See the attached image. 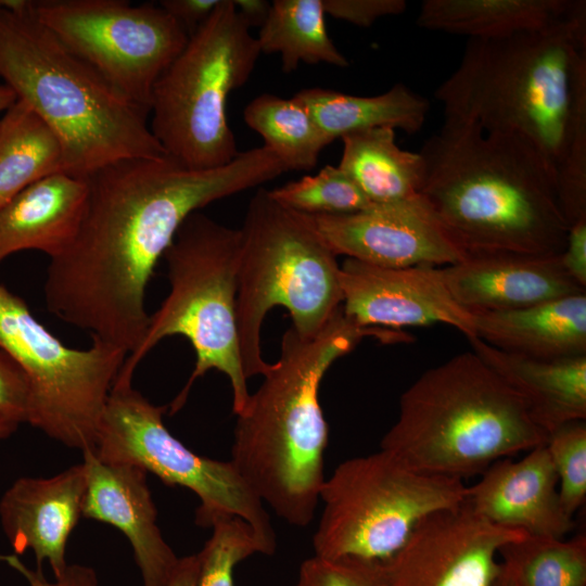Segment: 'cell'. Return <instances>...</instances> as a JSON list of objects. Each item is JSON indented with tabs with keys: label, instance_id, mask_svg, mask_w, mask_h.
I'll use <instances>...</instances> for the list:
<instances>
[{
	"label": "cell",
	"instance_id": "10",
	"mask_svg": "<svg viewBox=\"0 0 586 586\" xmlns=\"http://www.w3.org/2000/svg\"><path fill=\"white\" fill-rule=\"evenodd\" d=\"M457 477L416 471L388 451L341 462L320 489L315 555L385 561L429 514L464 502Z\"/></svg>",
	"mask_w": 586,
	"mask_h": 586
},
{
	"label": "cell",
	"instance_id": "13",
	"mask_svg": "<svg viewBox=\"0 0 586 586\" xmlns=\"http://www.w3.org/2000/svg\"><path fill=\"white\" fill-rule=\"evenodd\" d=\"M28 13L149 114L155 82L189 39L184 28L153 3L29 0Z\"/></svg>",
	"mask_w": 586,
	"mask_h": 586
},
{
	"label": "cell",
	"instance_id": "37",
	"mask_svg": "<svg viewBox=\"0 0 586 586\" xmlns=\"http://www.w3.org/2000/svg\"><path fill=\"white\" fill-rule=\"evenodd\" d=\"M0 560L18 572L27 582L28 586H100L95 571L84 564H67L65 570L49 581L42 573L41 568L27 566L18 555H1Z\"/></svg>",
	"mask_w": 586,
	"mask_h": 586
},
{
	"label": "cell",
	"instance_id": "21",
	"mask_svg": "<svg viewBox=\"0 0 586 586\" xmlns=\"http://www.w3.org/2000/svg\"><path fill=\"white\" fill-rule=\"evenodd\" d=\"M88 198L85 177L56 173L28 186L0 206V263L36 250L50 259L73 241Z\"/></svg>",
	"mask_w": 586,
	"mask_h": 586
},
{
	"label": "cell",
	"instance_id": "38",
	"mask_svg": "<svg viewBox=\"0 0 586 586\" xmlns=\"http://www.w3.org/2000/svg\"><path fill=\"white\" fill-rule=\"evenodd\" d=\"M560 256L569 277L586 289V218L569 226L565 245Z\"/></svg>",
	"mask_w": 586,
	"mask_h": 586
},
{
	"label": "cell",
	"instance_id": "28",
	"mask_svg": "<svg viewBox=\"0 0 586 586\" xmlns=\"http://www.w3.org/2000/svg\"><path fill=\"white\" fill-rule=\"evenodd\" d=\"M322 0H275L256 37L262 53H279L282 71L300 63L349 65L330 38Z\"/></svg>",
	"mask_w": 586,
	"mask_h": 586
},
{
	"label": "cell",
	"instance_id": "26",
	"mask_svg": "<svg viewBox=\"0 0 586 586\" xmlns=\"http://www.w3.org/2000/svg\"><path fill=\"white\" fill-rule=\"evenodd\" d=\"M337 165L372 203L393 202L421 194L424 164L419 152L400 149L395 130L377 127L341 138Z\"/></svg>",
	"mask_w": 586,
	"mask_h": 586
},
{
	"label": "cell",
	"instance_id": "9",
	"mask_svg": "<svg viewBox=\"0 0 586 586\" xmlns=\"http://www.w3.org/2000/svg\"><path fill=\"white\" fill-rule=\"evenodd\" d=\"M260 53L232 0H220L152 90L149 125L168 157L192 169L233 161L228 97L249 80Z\"/></svg>",
	"mask_w": 586,
	"mask_h": 586
},
{
	"label": "cell",
	"instance_id": "22",
	"mask_svg": "<svg viewBox=\"0 0 586 586\" xmlns=\"http://www.w3.org/2000/svg\"><path fill=\"white\" fill-rule=\"evenodd\" d=\"M475 352L525 403L534 422L547 434L586 420V355L535 359L498 349L477 337Z\"/></svg>",
	"mask_w": 586,
	"mask_h": 586
},
{
	"label": "cell",
	"instance_id": "34",
	"mask_svg": "<svg viewBox=\"0 0 586 586\" xmlns=\"http://www.w3.org/2000/svg\"><path fill=\"white\" fill-rule=\"evenodd\" d=\"M293 586H385L381 562L357 558L304 560Z\"/></svg>",
	"mask_w": 586,
	"mask_h": 586
},
{
	"label": "cell",
	"instance_id": "4",
	"mask_svg": "<svg viewBox=\"0 0 586 586\" xmlns=\"http://www.w3.org/2000/svg\"><path fill=\"white\" fill-rule=\"evenodd\" d=\"M419 153L421 195L466 256L562 253L569 225L556 182L526 141L445 119Z\"/></svg>",
	"mask_w": 586,
	"mask_h": 586
},
{
	"label": "cell",
	"instance_id": "44",
	"mask_svg": "<svg viewBox=\"0 0 586 586\" xmlns=\"http://www.w3.org/2000/svg\"><path fill=\"white\" fill-rule=\"evenodd\" d=\"M12 433H13V431L11 429H9L8 426L0 423V440H3L5 437H8Z\"/></svg>",
	"mask_w": 586,
	"mask_h": 586
},
{
	"label": "cell",
	"instance_id": "31",
	"mask_svg": "<svg viewBox=\"0 0 586 586\" xmlns=\"http://www.w3.org/2000/svg\"><path fill=\"white\" fill-rule=\"evenodd\" d=\"M281 205L306 215H341L372 204L339 166L326 165L316 175L303 176L269 190Z\"/></svg>",
	"mask_w": 586,
	"mask_h": 586
},
{
	"label": "cell",
	"instance_id": "1",
	"mask_svg": "<svg viewBox=\"0 0 586 586\" xmlns=\"http://www.w3.org/2000/svg\"><path fill=\"white\" fill-rule=\"evenodd\" d=\"M285 171L263 145L212 169L188 168L164 156L120 160L90 174L78 231L47 269V309L90 332L92 341L129 355L149 323V281L183 221L214 201Z\"/></svg>",
	"mask_w": 586,
	"mask_h": 586
},
{
	"label": "cell",
	"instance_id": "27",
	"mask_svg": "<svg viewBox=\"0 0 586 586\" xmlns=\"http://www.w3.org/2000/svg\"><path fill=\"white\" fill-rule=\"evenodd\" d=\"M56 173H65L58 136L27 103L16 100L0 119V206Z\"/></svg>",
	"mask_w": 586,
	"mask_h": 586
},
{
	"label": "cell",
	"instance_id": "40",
	"mask_svg": "<svg viewBox=\"0 0 586 586\" xmlns=\"http://www.w3.org/2000/svg\"><path fill=\"white\" fill-rule=\"evenodd\" d=\"M237 13L251 27L262 26L266 21L271 3L265 0H232Z\"/></svg>",
	"mask_w": 586,
	"mask_h": 586
},
{
	"label": "cell",
	"instance_id": "32",
	"mask_svg": "<svg viewBox=\"0 0 586 586\" xmlns=\"http://www.w3.org/2000/svg\"><path fill=\"white\" fill-rule=\"evenodd\" d=\"M199 555L198 586H235L234 570L244 559L264 555L253 528L237 517H221Z\"/></svg>",
	"mask_w": 586,
	"mask_h": 586
},
{
	"label": "cell",
	"instance_id": "15",
	"mask_svg": "<svg viewBox=\"0 0 586 586\" xmlns=\"http://www.w3.org/2000/svg\"><path fill=\"white\" fill-rule=\"evenodd\" d=\"M333 251L385 268L443 267L466 255L421 195L341 215H308Z\"/></svg>",
	"mask_w": 586,
	"mask_h": 586
},
{
	"label": "cell",
	"instance_id": "20",
	"mask_svg": "<svg viewBox=\"0 0 586 586\" xmlns=\"http://www.w3.org/2000/svg\"><path fill=\"white\" fill-rule=\"evenodd\" d=\"M84 463L51 477L17 479L0 500V522L15 555L31 550L37 568L47 561L54 577L67 566L66 547L82 517Z\"/></svg>",
	"mask_w": 586,
	"mask_h": 586
},
{
	"label": "cell",
	"instance_id": "30",
	"mask_svg": "<svg viewBox=\"0 0 586 586\" xmlns=\"http://www.w3.org/2000/svg\"><path fill=\"white\" fill-rule=\"evenodd\" d=\"M499 560L518 586H586V535H525L504 545Z\"/></svg>",
	"mask_w": 586,
	"mask_h": 586
},
{
	"label": "cell",
	"instance_id": "43",
	"mask_svg": "<svg viewBox=\"0 0 586 586\" xmlns=\"http://www.w3.org/2000/svg\"><path fill=\"white\" fill-rule=\"evenodd\" d=\"M489 586H518L510 573L501 564L498 575L489 584Z\"/></svg>",
	"mask_w": 586,
	"mask_h": 586
},
{
	"label": "cell",
	"instance_id": "19",
	"mask_svg": "<svg viewBox=\"0 0 586 586\" xmlns=\"http://www.w3.org/2000/svg\"><path fill=\"white\" fill-rule=\"evenodd\" d=\"M464 504L487 521L530 536L563 538L575 527L561 504L558 476L545 445L519 460L492 463L468 486Z\"/></svg>",
	"mask_w": 586,
	"mask_h": 586
},
{
	"label": "cell",
	"instance_id": "18",
	"mask_svg": "<svg viewBox=\"0 0 586 586\" xmlns=\"http://www.w3.org/2000/svg\"><path fill=\"white\" fill-rule=\"evenodd\" d=\"M434 270L453 298L472 315L513 310L586 292L569 277L560 254L470 255Z\"/></svg>",
	"mask_w": 586,
	"mask_h": 586
},
{
	"label": "cell",
	"instance_id": "2",
	"mask_svg": "<svg viewBox=\"0 0 586 586\" xmlns=\"http://www.w3.org/2000/svg\"><path fill=\"white\" fill-rule=\"evenodd\" d=\"M434 97L445 119L526 141L568 225L586 218V9L542 29L468 39Z\"/></svg>",
	"mask_w": 586,
	"mask_h": 586
},
{
	"label": "cell",
	"instance_id": "29",
	"mask_svg": "<svg viewBox=\"0 0 586 586\" xmlns=\"http://www.w3.org/2000/svg\"><path fill=\"white\" fill-rule=\"evenodd\" d=\"M244 122L264 140L286 170H309L331 144L308 109L295 95L263 93L244 110Z\"/></svg>",
	"mask_w": 586,
	"mask_h": 586
},
{
	"label": "cell",
	"instance_id": "11",
	"mask_svg": "<svg viewBox=\"0 0 586 586\" xmlns=\"http://www.w3.org/2000/svg\"><path fill=\"white\" fill-rule=\"evenodd\" d=\"M132 375L119 371L111 388L98 428L97 457L138 466L168 486L190 489L200 499L199 526L211 527L221 517L240 518L255 532L264 555H273L277 540L270 517L233 463L184 446L165 426L168 406H156L133 388Z\"/></svg>",
	"mask_w": 586,
	"mask_h": 586
},
{
	"label": "cell",
	"instance_id": "24",
	"mask_svg": "<svg viewBox=\"0 0 586 586\" xmlns=\"http://www.w3.org/2000/svg\"><path fill=\"white\" fill-rule=\"evenodd\" d=\"M586 9L584 0H425L419 27L471 38H498L551 26Z\"/></svg>",
	"mask_w": 586,
	"mask_h": 586
},
{
	"label": "cell",
	"instance_id": "3",
	"mask_svg": "<svg viewBox=\"0 0 586 586\" xmlns=\"http://www.w3.org/2000/svg\"><path fill=\"white\" fill-rule=\"evenodd\" d=\"M366 337L382 344L411 341L403 330L361 326L342 307L314 336L290 327L279 359L237 415L230 461L264 505L291 525L314 520L326 480L329 425L319 400L321 381Z\"/></svg>",
	"mask_w": 586,
	"mask_h": 586
},
{
	"label": "cell",
	"instance_id": "8",
	"mask_svg": "<svg viewBox=\"0 0 586 586\" xmlns=\"http://www.w3.org/2000/svg\"><path fill=\"white\" fill-rule=\"evenodd\" d=\"M241 252L240 229L221 225L198 212L180 226L164 253L169 292L149 318L139 346L122 371L135 373L138 364L168 336L186 337L195 354L194 369L168 406L170 415L187 402L193 383L211 370L224 373L231 386L237 416L250 397L238 342L237 292Z\"/></svg>",
	"mask_w": 586,
	"mask_h": 586
},
{
	"label": "cell",
	"instance_id": "41",
	"mask_svg": "<svg viewBox=\"0 0 586 586\" xmlns=\"http://www.w3.org/2000/svg\"><path fill=\"white\" fill-rule=\"evenodd\" d=\"M199 570L198 553L179 558L177 569L167 586H198Z\"/></svg>",
	"mask_w": 586,
	"mask_h": 586
},
{
	"label": "cell",
	"instance_id": "25",
	"mask_svg": "<svg viewBox=\"0 0 586 586\" xmlns=\"http://www.w3.org/2000/svg\"><path fill=\"white\" fill-rule=\"evenodd\" d=\"M295 97L331 143L347 133L377 127L412 135L422 128L430 111L429 101L402 82L372 97L323 88L303 89Z\"/></svg>",
	"mask_w": 586,
	"mask_h": 586
},
{
	"label": "cell",
	"instance_id": "16",
	"mask_svg": "<svg viewBox=\"0 0 586 586\" xmlns=\"http://www.w3.org/2000/svg\"><path fill=\"white\" fill-rule=\"evenodd\" d=\"M339 279L343 311L361 326L400 330L444 323L476 337L473 315L453 298L432 266L385 268L345 258Z\"/></svg>",
	"mask_w": 586,
	"mask_h": 586
},
{
	"label": "cell",
	"instance_id": "23",
	"mask_svg": "<svg viewBox=\"0 0 586 586\" xmlns=\"http://www.w3.org/2000/svg\"><path fill=\"white\" fill-rule=\"evenodd\" d=\"M473 318L476 337L508 353L546 360L586 355V292Z\"/></svg>",
	"mask_w": 586,
	"mask_h": 586
},
{
	"label": "cell",
	"instance_id": "5",
	"mask_svg": "<svg viewBox=\"0 0 586 586\" xmlns=\"http://www.w3.org/2000/svg\"><path fill=\"white\" fill-rule=\"evenodd\" d=\"M547 437L523 399L467 351L428 369L403 392L380 449L416 471L463 480L545 445Z\"/></svg>",
	"mask_w": 586,
	"mask_h": 586
},
{
	"label": "cell",
	"instance_id": "6",
	"mask_svg": "<svg viewBox=\"0 0 586 586\" xmlns=\"http://www.w3.org/2000/svg\"><path fill=\"white\" fill-rule=\"evenodd\" d=\"M0 79L58 136L65 173L87 177L126 158L167 156L149 113L119 94L29 13L0 7Z\"/></svg>",
	"mask_w": 586,
	"mask_h": 586
},
{
	"label": "cell",
	"instance_id": "14",
	"mask_svg": "<svg viewBox=\"0 0 586 586\" xmlns=\"http://www.w3.org/2000/svg\"><path fill=\"white\" fill-rule=\"evenodd\" d=\"M524 532L496 525L464 502L425 517L381 562L385 586H489L500 548Z\"/></svg>",
	"mask_w": 586,
	"mask_h": 586
},
{
	"label": "cell",
	"instance_id": "7",
	"mask_svg": "<svg viewBox=\"0 0 586 586\" xmlns=\"http://www.w3.org/2000/svg\"><path fill=\"white\" fill-rule=\"evenodd\" d=\"M241 232L237 329L245 377L265 375L260 330L276 306L284 307L292 328L316 335L340 310L343 295L336 255L310 217L278 203L260 188L250 200Z\"/></svg>",
	"mask_w": 586,
	"mask_h": 586
},
{
	"label": "cell",
	"instance_id": "36",
	"mask_svg": "<svg viewBox=\"0 0 586 586\" xmlns=\"http://www.w3.org/2000/svg\"><path fill=\"white\" fill-rule=\"evenodd\" d=\"M326 14L359 27H369L384 16L402 14L405 0H322Z\"/></svg>",
	"mask_w": 586,
	"mask_h": 586
},
{
	"label": "cell",
	"instance_id": "39",
	"mask_svg": "<svg viewBox=\"0 0 586 586\" xmlns=\"http://www.w3.org/2000/svg\"><path fill=\"white\" fill-rule=\"evenodd\" d=\"M220 0H162L160 5L190 36L214 12Z\"/></svg>",
	"mask_w": 586,
	"mask_h": 586
},
{
	"label": "cell",
	"instance_id": "33",
	"mask_svg": "<svg viewBox=\"0 0 586 586\" xmlns=\"http://www.w3.org/2000/svg\"><path fill=\"white\" fill-rule=\"evenodd\" d=\"M545 446L558 476L562 507L574 518L586 500V420L559 426L548 434Z\"/></svg>",
	"mask_w": 586,
	"mask_h": 586
},
{
	"label": "cell",
	"instance_id": "17",
	"mask_svg": "<svg viewBox=\"0 0 586 586\" xmlns=\"http://www.w3.org/2000/svg\"><path fill=\"white\" fill-rule=\"evenodd\" d=\"M86 492L82 517L117 527L128 538L140 570L142 586H167L179 557L165 542L148 485V472L128 463L100 460L82 451Z\"/></svg>",
	"mask_w": 586,
	"mask_h": 586
},
{
	"label": "cell",
	"instance_id": "35",
	"mask_svg": "<svg viewBox=\"0 0 586 586\" xmlns=\"http://www.w3.org/2000/svg\"><path fill=\"white\" fill-rule=\"evenodd\" d=\"M31 392L21 366L0 348V423L13 432L28 423Z\"/></svg>",
	"mask_w": 586,
	"mask_h": 586
},
{
	"label": "cell",
	"instance_id": "12",
	"mask_svg": "<svg viewBox=\"0 0 586 586\" xmlns=\"http://www.w3.org/2000/svg\"><path fill=\"white\" fill-rule=\"evenodd\" d=\"M0 348L28 378V423L65 446L94 450L102 412L127 354L98 341L84 349L68 347L1 284Z\"/></svg>",
	"mask_w": 586,
	"mask_h": 586
},
{
	"label": "cell",
	"instance_id": "42",
	"mask_svg": "<svg viewBox=\"0 0 586 586\" xmlns=\"http://www.w3.org/2000/svg\"><path fill=\"white\" fill-rule=\"evenodd\" d=\"M15 93L3 82H0V113H4L15 101Z\"/></svg>",
	"mask_w": 586,
	"mask_h": 586
}]
</instances>
